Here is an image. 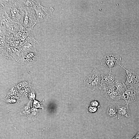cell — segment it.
<instances>
[{"label": "cell", "mask_w": 139, "mask_h": 139, "mask_svg": "<svg viewBox=\"0 0 139 139\" xmlns=\"http://www.w3.org/2000/svg\"><path fill=\"white\" fill-rule=\"evenodd\" d=\"M102 79L100 73L95 68L92 72L85 78L84 83L89 90L93 91L100 87Z\"/></svg>", "instance_id": "cell-1"}, {"label": "cell", "mask_w": 139, "mask_h": 139, "mask_svg": "<svg viewBox=\"0 0 139 139\" xmlns=\"http://www.w3.org/2000/svg\"><path fill=\"white\" fill-rule=\"evenodd\" d=\"M24 11L19 5L18 0H15L10 7V19L13 22L23 26L25 15Z\"/></svg>", "instance_id": "cell-2"}, {"label": "cell", "mask_w": 139, "mask_h": 139, "mask_svg": "<svg viewBox=\"0 0 139 139\" xmlns=\"http://www.w3.org/2000/svg\"><path fill=\"white\" fill-rule=\"evenodd\" d=\"M54 10L52 7L38 5L35 11L37 20V23L49 21L53 16V13Z\"/></svg>", "instance_id": "cell-3"}, {"label": "cell", "mask_w": 139, "mask_h": 139, "mask_svg": "<svg viewBox=\"0 0 139 139\" xmlns=\"http://www.w3.org/2000/svg\"><path fill=\"white\" fill-rule=\"evenodd\" d=\"M126 71V75L125 76L126 85L136 88L139 87V73L137 72L129 69H125L120 64L119 65Z\"/></svg>", "instance_id": "cell-4"}, {"label": "cell", "mask_w": 139, "mask_h": 139, "mask_svg": "<svg viewBox=\"0 0 139 139\" xmlns=\"http://www.w3.org/2000/svg\"><path fill=\"white\" fill-rule=\"evenodd\" d=\"M121 57L118 55L112 54L105 55L101 63V65L109 67L110 70L111 68L117 65H120Z\"/></svg>", "instance_id": "cell-5"}, {"label": "cell", "mask_w": 139, "mask_h": 139, "mask_svg": "<svg viewBox=\"0 0 139 139\" xmlns=\"http://www.w3.org/2000/svg\"><path fill=\"white\" fill-rule=\"evenodd\" d=\"M24 10L25 15L23 22V27L26 28L33 27L37 22L35 11L27 9Z\"/></svg>", "instance_id": "cell-6"}, {"label": "cell", "mask_w": 139, "mask_h": 139, "mask_svg": "<svg viewBox=\"0 0 139 139\" xmlns=\"http://www.w3.org/2000/svg\"><path fill=\"white\" fill-rule=\"evenodd\" d=\"M139 93L138 88L131 86L120 95V99L124 100L126 104L134 102L136 99Z\"/></svg>", "instance_id": "cell-7"}, {"label": "cell", "mask_w": 139, "mask_h": 139, "mask_svg": "<svg viewBox=\"0 0 139 139\" xmlns=\"http://www.w3.org/2000/svg\"><path fill=\"white\" fill-rule=\"evenodd\" d=\"M18 2L19 6L24 10L27 9L35 11L37 7L40 5L38 0H18Z\"/></svg>", "instance_id": "cell-8"}, {"label": "cell", "mask_w": 139, "mask_h": 139, "mask_svg": "<svg viewBox=\"0 0 139 139\" xmlns=\"http://www.w3.org/2000/svg\"><path fill=\"white\" fill-rule=\"evenodd\" d=\"M5 25L7 34L15 35L24 28L22 25L14 22L6 24Z\"/></svg>", "instance_id": "cell-9"}, {"label": "cell", "mask_w": 139, "mask_h": 139, "mask_svg": "<svg viewBox=\"0 0 139 139\" xmlns=\"http://www.w3.org/2000/svg\"><path fill=\"white\" fill-rule=\"evenodd\" d=\"M1 54L7 58H18L20 55L19 51L12 47H9L1 49Z\"/></svg>", "instance_id": "cell-10"}, {"label": "cell", "mask_w": 139, "mask_h": 139, "mask_svg": "<svg viewBox=\"0 0 139 139\" xmlns=\"http://www.w3.org/2000/svg\"><path fill=\"white\" fill-rule=\"evenodd\" d=\"M101 94L106 98L113 91L116 90L114 83L101 84L99 87Z\"/></svg>", "instance_id": "cell-11"}, {"label": "cell", "mask_w": 139, "mask_h": 139, "mask_svg": "<svg viewBox=\"0 0 139 139\" xmlns=\"http://www.w3.org/2000/svg\"><path fill=\"white\" fill-rule=\"evenodd\" d=\"M118 119L122 118L124 117L129 118L130 116V110L128 104L123 106L118 105Z\"/></svg>", "instance_id": "cell-12"}, {"label": "cell", "mask_w": 139, "mask_h": 139, "mask_svg": "<svg viewBox=\"0 0 139 139\" xmlns=\"http://www.w3.org/2000/svg\"><path fill=\"white\" fill-rule=\"evenodd\" d=\"M101 76V84L114 83L116 78L115 73L111 72L110 70L109 72L102 75Z\"/></svg>", "instance_id": "cell-13"}, {"label": "cell", "mask_w": 139, "mask_h": 139, "mask_svg": "<svg viewBox=\"0 0 139 139\" xmlns=\"http://www.w3.org/2000/svg\"><path fill=\"white\" fill-rule=\"evenodd\" d=\"M114 85L116 88V90L121 95L124 93L127 88L126 85L123 82L116 79L114 82Z\"/></svg>", "instance_id": "cell-14"}, {"label": "cell", "mask_w": 139, "mask_h": 139, "mask_svg": "<svg viewBox=\"0 0 139 139\" xmlns=\"http://www.w3.org/2000/svg\"><path fill=\"white\" fill-rule=\"evenodd\" d=\"M120 95L116 90L112 92L105 98L111 103L116 102L120 99Z\"/></svg>", "instance_id": "cell-15"}, {"label": "cell", "mask_w": 139, "mask_h": 139, "mask_svg": "<svg viewBox=\"0 0 139 139\" xmlns=\"http://www.w3.org/2000/svg\"><path fill=\"white\" fill-rule=\"evenodd\" d=\"M106 114L113 118L117 117L118 115V110L116 106L111 105L108 107L106 110Z\"/></svg>", "instance_id": "cell-16"}, {"label": "cell", "mask_w": 139, "mask_h": 139, "mask_svg": "<svg viewBox=\"0 0 139 139\" xmlns=\"http://www.w3.org/2000/svg\"><path fill=\"white\" fill-rule=\"evenodd\" d=\"M29 104L30 102H29L28 103L24 106L23 107H22L21 110L22 114L27 115L30 114V110Z\"/></svg>", "instance_id": "cell-17"}, {"label": "cell", "mask_w": 139, "mask_h": 139, "mask_svg": "<svg viewBox=\"0 0 139 139\" xmlns=\"http://www.w3.org/2000/svg\"><path fill=\"white\" fill-rule=\"evenodd\" d=\"M31 112L28 117L30 119H34L38 114L39 111L37 109L33 108L31 109Z\"/></svg>", "instance_id": "cell-18"}, {"label": "cell", "mask_w": 139, "mask_h": 139, "mask_svg": "<svg viewBox=\"0 0 139 139\" xmlns=\"http://www.w3.org/2000/svg\"><path fill=\"white\" fill-rule=\"evenodd\" d=\"M0 27H3L5 26L6 24L11 23L12 21L10 19L6 18L0 20Z\"/></svg>", "instance_id": "cell-19"}, {"label": "cell", "mask_w": 139, "mask_h": 139, "mask_svg": "<svg viewBox=\"0 0 139 139\" xmlns=\"http://www.w3.org/2000/svg\"><path fill=\"white\" fill-rule=\"evenodd\" d=\"M98 109L96 107L90 106L88 108V111L90 113H94L96 112Z\"/></svg>", "instance_id": "cell-20"}, {"label": "cell", "mask_w": 139, "mask_h": 139, "mask_svg": "<svg viewBox=\"0 0 139 139\" xmlns=\"http://www.w3.org/2000/svg\"><path fill=\"white\" fill-rule=\"evenodd\" d=\"M34 106L35 108H40L42 107V103L40 102H39L35 100L34 102Z\"/></svg>", "instance_id": "cell-21"}, {"label": "cell", "mask_w": 139, "mask_h": 139, "mask_svg": "<svg viewBox=\"0 0 139 139\" xmlns=\"http://www.w3.org/2000/svg\"><path fill=\"white\" fill-rule=\"evenodd\" d=\"M90 105L92 107H96L99 106V103L97 101L93 100L91 102Z\"/></svg>", "instance_id": "cell-22"}, {"label": "cell", "mask_w": 139, "mask_h": 139, "mask_svg": "<svg viewBox=\"0 0 139 139\" xmlns=\"http://www.w3.org/2000/svg\"><path fill=\"white\" fill-rule=\"evenodd\" d=\"M35 96V93L33 90H32L29 95V98L30 99H34Z\"/></svg>", "instance_id": "cell-23"}, {"label": "cell", "mask_w": 139, "mask_h": 139, "mask_svg": "<svg viewBox=\"0 0 139 139\" xmlns=\"http://www.w3.org/2000/svg\"><path fill=\"white\" fill-rule=\"evenodd\" d=\"M131 139H139V132H137L135 135Z\"/></svg>", "instance_id": "cell-24"}]
</instances>
